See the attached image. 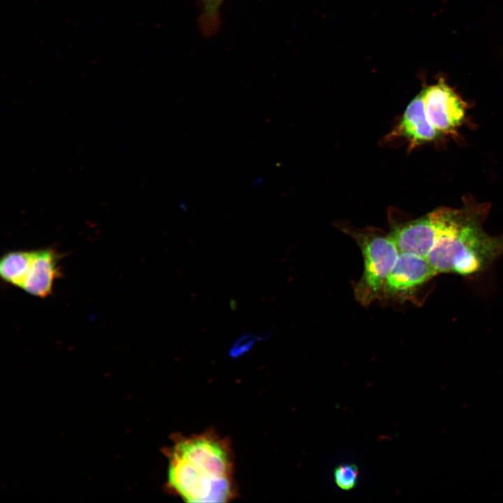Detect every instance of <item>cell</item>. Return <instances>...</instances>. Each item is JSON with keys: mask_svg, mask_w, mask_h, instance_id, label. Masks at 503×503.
I'll return each instance as SVG.
<instances>
[{"mask_svg": "<svg viewBox=\"0 0 503 503\" xmlns=\"http://www.w3.org/2000/svg\"><path fill=\"white\" fill-rule=\"evenodd\" d=\"M163 452L168 492L187 502H228L236 496L230 443L214 431L175 435Z\"/></svg>", "mask_w": 503, "mask_h": 503, "instance_id": "cell-1", "label": "cell"}, {"mask_svg": "<svg viewBox=\"0 0 503 503\" xmlns=\"http://www.w3.org/2000/svg\"><path fill=\"white\" fill-rule=\"evenodd\" d=\"M484 212L472 207L431 212L435 236L425 258L437 274H475L503 254V235H490L483 228Z\"/></svg>", "mask_w": 503, "mask_h": 503, "instance_id": "cell-2", "label": "cell"}, {"mask_svg": "<svg viewBox=\"0 0 503 503\" xmlns=\"http://www.w3.org/2000/svg\"><path fill=\"white\" fill-rule=\"evenodd\" d=\"M360 247L363 256L364 270L354 286L356 300L367 306L380 298L386 279L393 269L400 251L394 240L388 235L375 232L345 228Z\"/></svg>", "mask_w": 503, "mask_h": 503, "instance_id": "cell-3", "label": "cell"}, {"mask_svg": "<svg viewBox=\"0 0 503 503\" xmlns=\"http://www.w3.org/2000/svg\"><path fill=\"white\" fill-rule=\"evenodd\" d=\"M425 110L440 135H452L463 123L466 104L443 80L422 90Z\"/></svg>", "mask_w": 503, "mask_h": 503, "instance_id": "cell-4", "label": "cell"}, {"mask_svg": "<svg viewBox=\"0 0 503 503\" xmlns=\"http://www.w3.org/2000/svg\"><path fill=\"white\" fill-rule=\"evenodd\" d=\"M436 275L437 272L425 258L411 253L400 252L386 279L381 297L402 298Z\"/></svg>", "mask_w": 503, "mask_h": 503, "instance_id": "cell-5", "label": "cell"}, {"mask_svg": "<svg viewBox=\"0 0 503 503\" xmlns=\"http://www.w3.org/2000/svg\"><path fill=\"white\" fill-rule=\"evenodd\" d=\"M441 135L428 120L424 106L422 91L407 105L398 124L388 134L386 140L402 138L413 149L432 142Z\"/></svg>", "mask_w": 503, "mask_h": 503, "instance_id": "cell-6", "label": "cell"}, {"mask_svg": "<svg viewBox=\"0 0 503 503\" xmlns=\"http://www.w3.org/2000/svg\"><path fill=\"white\" fill-rule=\"evenodd\" d=\"M59 256L52 249L33 251L31 265L22 289L31 296L45 298L61 274Z\"/></svg>", "mask_w": 503, "mask_h": 503, "instance_id": "cell-7", "label": "cell"}, {"mask_svg": "<svg viewBox=\"0 0 503 503\" xmlns=\"http://www.w3.org/2000/svg\"><path fill=\"white\" fill-rule=\"evenodd\" d=\"M391 236L400 252L414 254L426 258L435 236V226L431 213L393 228Z\"/></svg>", "mask_w": 503, "mask_h": 503, "instance_id": "cell-8", "label": "cell"}, {"mask_svg": "<svg viewBox=\"0 0 503 503\" xmlns=\"http://www.w3.org/2000/svg\"><path fill=\"white\" fill-rule=\"evenodd\" d=\"M33 251H12L0 261V275L8 284L21 288L27 275Z\"/></svg>", "mask_w": 503, "mask_h": 503, "instance_id": "cell-9", "label": "cell"}, {"mask_svg": "<svg viewBox=\"0 0 503 503\" xmlns=\"http://www.w3.org/2000/svg\"><path fill=\"white\" fill-rule=\"evenodd\" d=\"M359 469L356 464L344 463L337 465L333 471L335 484L343 490L353 489L358 482Z\"/></svg>", "mask_w": 503, "mask_h": 503, "instance_id": "cell-10", "label": "cell"}, {"mask_svg": "<svg viewBox=\"0 0 503 503\" xmlns=\"http://www.w3.org/2000/svg\"><path fill=\"white\" fill-rule=\"evenodd\" d=\"M224 0H201L203 12L201 21L206 31H212L218 22L219 10Z\"/></svg>", "mask_w": 503, "mask_h": 503, "instance_id": "cell-11", "label": "cell"}, {"mask_svg": "<svg viewBox=\"0 0 503 503\" xmlns=\"http://www.w3.org/2000/svg\"><path fill=\"white\" fill-rule=\"evenodd\" d=\"M268 336H259L252 333H244L235 340L229 350L232 358H238L249 352L258 340H263Z\"/></svg>", "mask_w": 503, "mask_h": 503, "instance_id": "cell-12", "label": "cell"}]
</instances>
